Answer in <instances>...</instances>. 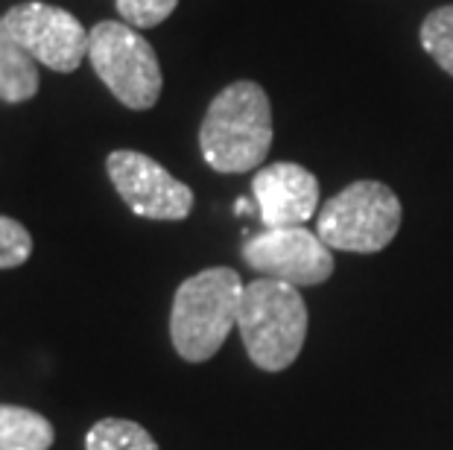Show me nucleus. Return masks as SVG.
Wrapping results in <instances>:
<instances>
[{
  "mask_svg": "<svg viewBox=\"0 0 453 450\" xmlns=\"http://www.w3.org/2000/svg\"><path fill=\"white\" fill-rule=\"evenodd\" d=\"M273 147V105L252 80L231 82L211 100L199 126L202 158L217 173H249Z\"/></svg>",
  "mask_w": 453,
  "mask_h": 450,
  "instance_id": "1",
  "label": "nucleus"
},
{
  "mask_svg": "<svg viewBox=\"0 0 453 450\" xmlns=\"http://www.w3.org/2000/svg\"><path fill=\"white\" fill-rule=\"evenodd\" d=\"M243 281L231 266H211L179 284L170 310V339L181 360L205 362L237 328Z\"/></svg>",
  "mask_w": 453,
  "mask_h": 450,
  "instance_id": "2",
  "label": "nucleus"
},
{
  "mask_svg": "<svg viewBox=\"0 0 453 450\" xmlns=\"http://www.w3.org/2000/svg\"><path fill=\"white\" fill-rule=\"evenodd\" d=\"M237 331L246 354L264 371H284L298 360L307 337V304L298 286L257 278L243 286Z\"/></svg>",
  "mask_w": 453,
  "mask_h": 450,
  "instance_id": "3",
  "label": "nucleus"
},
{
  "mask_svg": "<svg viewBox=\"0 0 453 450\" xmlns=\"http://www.w3.org/2000/svg\"><path fill=\"white\" fill-rule=\"evenodd\" d=\"M401 228V199L383 181H354L316 214V234L336 252H383Z\"/></svg>",
  "mask_w": 453,
  "mask_h": 450,
  "instance_id": "4",
  "label": "nucleus"
},
{
  "mask_svg": "<svg viewBox=\"0 0 453 450\" xmlns=\"http://www.w3.org/2000/svg\"><path fill=\"white\" fill-rule=\"evenodd\" d=\"M88 59L103 85L132 111L158 103L164 76L152 44L127 21H100L88 30Z\"/></svg>",
  "mask_w": 453,
  "mask_h": 450,
  "instance_id": "5",
  "label": "nucleus"
},
{
  "mask_svg": "<svg viewBox=\"0 0 453 450\" xmlns=\"http://www.w3.org/2000/svg\"><path fill=\"white\" fill-rule=\"evenodd\" d=\"M243 261L260 278L293 286H319L334 275V248L302 225L264 228L243 243Z\"/></svg>",
  "mask_w": 453,
  "mask_h": 450,
  "instance_id": "6",
  "label": "nucleus"
},
{
  "mask_svg": "<svg viewBox=\"0 0 453 450\" xmlns=\"http://www.w3.org/2000/svg\"><path fill=\"white\" fill-rule=\"evenodd\" d=\"M105 173L134 217L176 223L194 210V190L143 152L114 149L105 158Z\"/></svg>",
  "mask_w": 453,
  "mask_h": 450,
  "instance_id": "7",
  "label": "nucleus"
},
{
  "mask_svg": "<svg viewBox=\"0 0 453 450\" xmlns=\"http://www.w3.org/2000/svg\"><path fill=\"white\" fill-rule=\"evenodd\" d=\"M6 30L38 65L71 73L88 56V30L80 18L50 4H18L4 15Z\"/></svg>",
  "mask_w": 453,
  "mask_h": 450,
  "instance_id": "8",
  "label": "nucleus"
},
{
  "mask_svg": "<svg viewBox=\"0 0 453 450\" xmlns=\"http://www.w3.org/2000/svg\"><path fill=\"white\" fill-rule=\"evenodd\" d=\"M252 196L264 228L304 225L313 214H319V181L293 161L260 167L252 179Z\"/></svg>",
  "mask_w": 453,
  "mask_h": 450,
  "instance_id": "9",
  "label": "nucleus"
},
{
  "mask_svg": "<svg viewBox=\"0 0 453 450\" xmlns=\"http://www.w3.org/2000/svg\"><path fill=\"white\" fill-rule=\"evenodd\" d=\"M38 91L35 59L15 42L6 30V21L0 15V100L4 103H27Z\"/></svg>",
  "mask_w": 453,
  "mask_h": 450,
  "instance_id": "10",
  "label": "nucleus"
},
{
  "mask_svg": "<svg viewBox=\"0 0 453 450\" xmlns=\"http://www.w3.org/2000/svg\"><path fill=\"white\" fill-rule=\"evenodd\" d=\"M53 439V424L42 413L0 404V450H50Z\"/></svg>",
  "mask_w": 453,
  "mask_h": 450,
  "instance_id": "11",
  "label": "nucleus"
},
{
  "mask_svg": "<svg viewBox=\"0 0 453 450\" xmlns=\"http://www.w3.org/2000/svg\"><path fill=\"white\" fill-rule=\"evenodd\" d=\"M85 450H161L150 430L129 418H100L85 433Z\"/></svg>",
  "mask_w": 453,
  "mask_h": 450,
  "instance_id": "12",
  "label": "nucleus"
},
{
  "mask_svg": "<svg viewBox=\"0 0 453 450\" xmlns=\"http://www.w3.org/2000/svg\"><path fill=\"white\" fill-rule=\"evenodd\" d=\"M421 47L441 71L453 76V4L433 9V12L424 18Z\"/></svg>",
  "mask_w": 453,
  "mask_h": 450,
  "instance_id": "13",
  "label": "nucleus"
},
{
  "mask_svg": "<svg viewBox=\"0 0 453 450\" xmlns=\"http://www.w3.org/2000/svg\"><path fill=\"white\" fill-rule=\"evenodd\" d=\"M33 255V237L30 232L12 217L0 214V270H15L30 261Z\"/></svg>",
  "mask_w": 453,
  "mask_h": 450,
  "instance_id": "14",
  "label": "nucleus"
},
{
  "mask_svg": "<svg viewBox=\"0 0 453 450\" xmlns=\"http://www.w3.org/2000/svg\"><path fill=\"white\" fill-rule=\"evenodd\" d=\"M179 0H118V12L134 30H152L176 12Z\"/></svg>",
  "mask_w": 453,
  "mask_h": 450,
  "instance_id": "15",
  "label": "nucleus"
},
{
  "mask_svg": "<svg viewBox=\"0 0 453 450\" xmlns=\"http://www.w3.org/2000/svg\"><path fill=\"white\" fill-rule=\"evenodd\" d=\"M234 210H237V214H249V210H252V202H249V199H237Z\"/></svg>",
  "mask_w": 453,
  "mask_h": 450,
  "instance_id": "16",
  "label": "nucleus"
}]
</instances>
